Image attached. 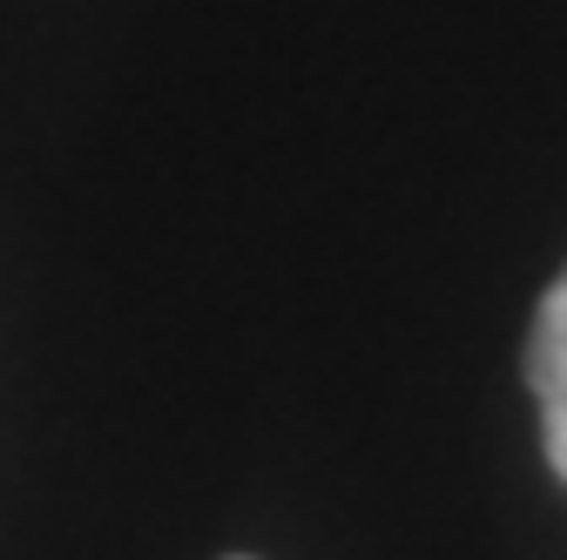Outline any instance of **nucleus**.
I'll return each instance as SVG.
<instances>
[{
	"instance_id": "f257e3e1",
	"label": "nucleus",
	"mask_w": 567,
	"mask_h": 560,
	"mask_svg": "<svg viewBox=\"0 0 567 560\" xmlns=\"http://www.w3.org/2000/svg\"><path fill=\"white\" fill-rule=\"evenodd\" d=\"M527 378H534V398H540L547 459L567 479V270L540 298V324H534V344H527Z\"/></svg>"
}]
</instances>
